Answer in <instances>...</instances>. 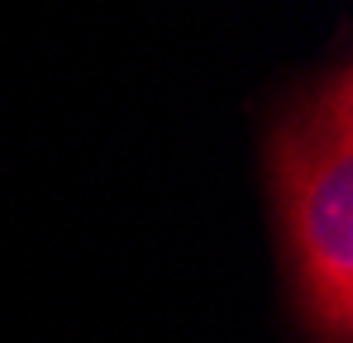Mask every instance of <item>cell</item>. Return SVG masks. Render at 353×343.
<instances>
[{
	"mask_svg": "<svg viewBox=\"0 0 353 343\" xmlns=\"http://www.w3.org/2000/svg\"><path fill=\"white\" fill-rule=\"evenodd\" d=\"M268 200L296 324L315 343L353 329V72H310L268 119Z\"/></svg>",
	"mask_w": 353,
	"mask_h": 343,
	"instance_id": "1",
	"label": "cell"
}]
</instances>
